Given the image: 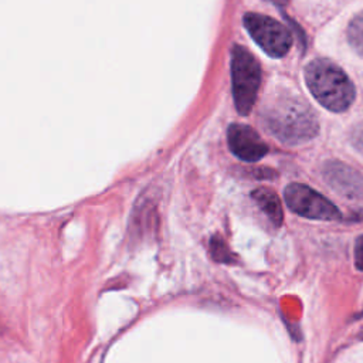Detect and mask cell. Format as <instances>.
Segmentation results:
<instances>
[{
	"label": "cell",
	"instance_id": "3",
	"mask_svg": "<svg viewBox=\"0 0 363 363\" xmlns=\"http://www.w3.org/2000/svg\"><path fill=\"white\" fill-rule=\"evenodd\" d=\"M231 82L237 112L242 116L248 115L254 108L261 85V67L242 45H234L231 50Z\"/></svg>",
	"mask_w": 363,
	"mask_h": 363
},
{
	"label": "cell",
	"instance_id": "11",
	"mask_svg": "<svg viewBox=\"0 0 363 363\" xmlns=\"http://www.w3.org/2000/svg\"><path fill=\"white\" fill-rule=\"evenodd\" d=\"M350 140L353 143V146L360 152L363 153V122L357 123L352 132H350Z\"/></svg>",
	"mask_w": 363,
	"mask_h": 363
},
{
	"label": "cell",
	"instance_id": "13",
	"mask_svg": "<svg viewBox=\"0 0 363 363\" xmlns=\"http://www.w3.org/2000/svg\"><path fill=\"white\" fill-rule=\"evenodd\" d=\"M271 3H274L275 6H284L285 4V0H269Z\"/></svg>",
	"mask_w": 363,
	"mask_h": 363
},
{
	"label": "cell",
	"instance_id": "14",
	"mask_svg": "<svg viewBox=\"0 0 363 363\" xmlns=\"http://www.w3.org/2000/svg\"><path fill=\"white\" fill-rule=\"evenodd\" d=\"M360 337H363V330H362V333H360Z\"/></svg>",
	"mask_w": 363,
	"mask_h": 363
},
{
	"label": "cell",
	"instance_id": "4",
	"mask_svg": "<svg viewBox=\"0 0 363 363\" xmlns=\"http://www.w3.org/2000/svg\"><path fill=\"white\" fill-rule=\"evenodd\" d=\"M242 23L252 40L269 57L281 58L288 52L292 38L288 28L279 21L259 13H247Z\"/></svg>",
	"mask_w": 363,
	"mask_h": 363
},
{
	"label": "cell",
	"instance_id": "7",
	"mask_svg": "<svg viewBox=\"0 0 363 363\" xmlns=\"http://www.w3.org/2000/svg\"><path fill=\"white\" fill-rule=\"evenodd\" d=\"M227 140L230 150L245 162H257L268 152V146L259 135L251 126L244 123L230 125L227 130Z\"/></svg>",
	"mask_w": 363,
	"mask_h": 363
},
{
	"label": "cell",
	"instance_id": "9",
	"mask_svg": "<svg viewBox=\"0 0 363 363\" xmlns=\"http://www.w3.org/2000/svg\"><path fill=\"white\" fill-rule=\"evenodd\" d=\"M347 41L350 47L363 57V11L356 14L347 26Z\"/></svg>",
	"mask_w": 363,
	"mask_h": 363
},
{
	"label": "cell",
	"instance_id": "1",
	"mask_svg": "<svg viewBox=\"0 0 363 363\" xmlns=\"http://www.w3.org/2000/svg\"><path fill=\"white\" fill-rule=\"evenodd\" d=\"M259 119L269 135L286 145L305 143L319 132L318 116L312 108L284 89L275 91L264 101Z\"/></svg>",
	"mask_w": 363,
	"mask_h": 363
},
{
	"label": "cell",
	"instance_id": "12",
	"mask_svg": "<svg viewBox=\"0 0 363 363\" xmlns=\"http://www.w3.org/2000/svg\"><path fill=\"white\" fill-rule=\"evenodd\" d=\"M354 265L363 271V235L357 237L354 242Z\"/></svg>",
	"mask_w": 363,
	"mask_h": 363
},
{
	"label": "cell",
	"instance_id": "2",
	"mask_svg": "<svg viewBox=\"0 0 363 363\" xmlns=\"http://www.w3.org/2000/svg\"><path fill=\"white\" fill-rule=\"evenodd\" d=\"M305 81L313 98L333 112L346 111L354 101V86L346 72L328 58H315L305 67Z\"/></svg>",
	"mask_w": 363,
	"mask_h": 363
},
{
	"label": "cell",
	"instance_id": "5",
	"mask_svg": "<svg viewBox=\"0 0 363 363\" xmlns=\"http://www.w3.org/2000/svg\"><path fill=\"white\" fill-rule=\"evenodd\" d=\"M284 199L291 211L306 218L335 221L342 217L339 208L332 201L302 183L288 184Z\"/></svg>",
	"mask_w": 363,
	"mask_h": 363
},
{
	"label": "cell",
	"instance_id": "6",
	"mask_svg": "<svg viewBox=\"0 0 363 363\" xmlns=\"http://www.w3.org/2000/svg\"><path fill=\"white\" fill-rule=\"evenodd\" d=\"M322 173L326 183L340 196L363 201V174L357 170L342 162L330 160L325 163Z\"/></svg>",
	"mask_w": 363,
	"mask_h": 363
},
{
	"label": "cell",
	"instance_id": "10",
	"mask_svg": "<svg viewBox=\"0 0 363 363\" xmlns=\"http://www.w3.org/2000/svg\"><path fill=\"white\" fill-rule=\"evenodd\" d=\"M210 252L213 259H216L217 262H235V257L234 254L230 251V248L227 247V244L223 241V238L220 237H214L210 241Z\"/></svg>",
	"mask_w": 363,
	"mask_h": 363
},
{
	"label": "cell",
	"instance_id": "8",
	"mask_svg": "<svg viewBox=\"0 0 363 363\" xmlns=\"http://www.w3.org/2000/svg\"><path fill=\"white\" fill-rule=\"evenodd\" d=\"M251 197L254 199L259 210L267 216V218L271 221L274 227H279L282 224L284 213L275 191L267 187H259L251 193Z\"/></svg>",
	"mask_w": 363,
	"mask_h": 363
}]
</instances>
